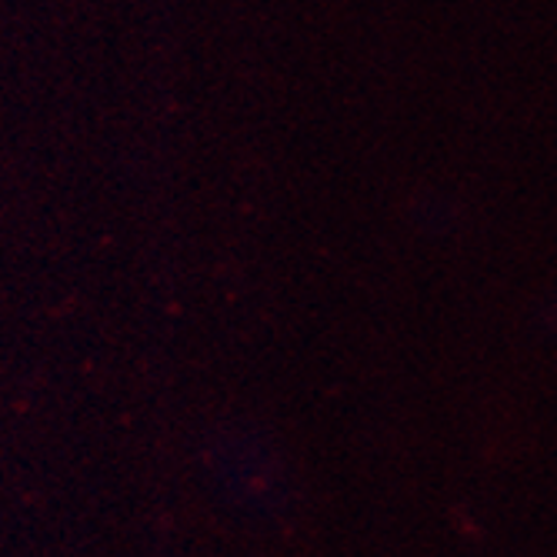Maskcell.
<instances>
[]
</instances>
